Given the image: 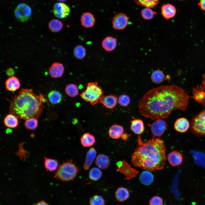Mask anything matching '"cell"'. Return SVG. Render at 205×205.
<instances>
[{
	"instance_id": "cell-41",
	"label": "cell",
	"mask_w": 205,
	"mask_h": 205,
	"mask_svg": "<svg viewBox=\"0 0 205 205\" xmlns=\"http://www.w3.org/2000/svg\"><path fill=\"white\" fill-rule=\"evenodd\" d=\"M149 204V205H163V199L160 196H155L150 199Z\"/></svg>"
},
{
	"instance_id": "cell-14",
	"label": "cell",
	"mask_w": 205,
	"mask_h": 205,
	"mask_svg": "<svg viewBox=\"0 0 205 205\" xmlns=\"http://www.w3.org/2000/svg\"><path fill=\"white\" fill-rule=\"evenodd\" d=\"M167 159L172 166H176L181 165L183 161V155L177 151H171L167 156Z\"/></svg>"
},
{
	"instance_id": "cell-16",
	"label": "cell",
	"mask_w": 205,
	"mask_h": 205,
	"mask_svg": "<svg viewBox=\"0 0 205 205\" xmlns=\"http://www.w3.org/2000/svg\"><path fill=\"white\" fill-rule=\"evenodd\" d=\"M101 44L105 50L108 52H110L116 48L117 45V40L112 36H107L102 40Z\"/></svg>"
},
{
	"instance_id": "cell-40",
	"label": "cell",
	"mask_w": 205,
	"mask_h": 205,
	"mask_svg": "<svg viewBox=\"0 0 205 205\" xmlns=\"http://www.w3.org/2000/svg\"><path fill=\"white\" fill-rule=\"evenodd\" d=\"M118 102L121 106L123 107L127 106L130 103V98L129 96L126 95L122 94L118 97Z\"/></svg>"
},
{
	"instance_id": "cell-15",
	"label": "cell",
	"mask_w": 205,
	"mask_h": 205,
	"mask_svg": "<svg viewBox=\"0 0 205 205\" xmlns=\"http://www.w3.org/2000/svg\"><path fill=\"white\" fill-rule=\"evenodd\" d=\"M5 87L8 91L14 92L19 89L21 84L19 79L14 76L8 78L5 82Z\"/></svg>"
},
{
	"instance_id": "cell-26",
	"label": "cell",
	"mask_w": 205,
	"mask_h": 205,
	"mask_svg": "<svg viewBox=\"0 0 205 205\" xmlns=\"http://www.w3.org/2000/svg\"><path fill=\"white\" fill-rule=\"evenodd\" d=\"M81 145L84 147H90L93 145L96 142L95 136L90 133L87 132L84 133L80 138Z\"/></svg>"
},
{
	"instance_id": "cell-22",
	"label": "cell",
	"mask_w": 205,
	"mask_h": 205,
	"mask_svg": "<svg viewBox=\"0 0 205 205\" xmlns=\"http://www.w3.org/2000/svg\"><path fill=\"white\" fill-rule=\"evenodd\" d=\"M95 163L99 168L102 169H106L110 165V159L107 155L100 154L97 157Z\"/></svg>"
},
{
	"instance_id": "cell-44",
	"label": "cell",
	"mask_w": 205,
	"mask_h": 205,
	"mask_svg": "<svg viewBox=\"0 0 205 205\" xmlns=\"http://www.w3.org/2000/svg\"><path fill=\"white\" fill-rule=\"evenodd\" d=\"M130 134H128L125 132L121 136L122 138V140H124L125 142H126L127 138L130 136Z\"/></svg>"
},
{
	"instance_id": "cell-11",
	"label": "cell",
	"mask_w": 205,
	"mask_h": 205,
	"mask_svg": "<svg viewBox=\"0 0 205 205\" xmlns=\"http://www.w3.org/2000/svg\"><path fill=\"white\" fill-rule=\"evenodd\" d=\"M122 165L120 167H117V170L122 173L126 176L125 179L129 180L136 177L139 171L132 168L125 160L122 161Z\"/></svg>"
},
{
	"instance_id": "cell-8",
	"label": "cell",
	"mask_w": 205,
	"mask_h": 205,
	"mask_svg": "<svg viewBox=\"0 0 205 205\" xmlns=\"http://www.w3.org/2000/svg\"><path fill=\"white\" fill-rule=\"evenodd\" d=\"M149 126L151 128L153 137L154 138H159L167 128L166 122L162 119H156Z\"/></svg>"
},
{
	"instance_id": "cell-42",
	"label": "cell",
	"mask_w": 205,
	"mask_h": 205,
	"mask_svg": "<svg viewBox=\"0 0 205 205\" xmlns=\"http://www.w3.org/2000/svg\"><path fill=\"white\" fill-rule=\"evenodd\" d=\"M198 5L202 10L205 11V0H200Z\"/></svg>"
},
{
	"instance_id": "cell-6",
	"label": "cell",
	"mask_w": 205,
	"mask_h": 205,
	"mask_svg": "<svg viewBox=\"0 0 205 205\" xmlns=\"http://www.w3.org/2000/svg\"><path fill=\"white\" fill-rule=\"evenodd\" d=\"M192 125V129L195 133L205 136V109L194 118Z\"/></svg>"
},
{
	"instance_id": "cell-27",
	"label": "cell",
	"mask_w": 205,
	"mask_h": 205,
	"mask_svg": "<svg viewBox=\"0 0 205 205\" xmlns=\"http://www.w3.org/2000/svg\"><path fill=\"white\" fill-rule=\"evenodd\" d=\"M44 167L46 171L50 172L55 171L58 169V162L57 160L44 157Z\"/></svg>"
},
{
	"instance_id": "cell-25",
	"label": "cell",
	"mask_w": 205,
	"mask_h": 205,
	"mask_svg": "<svg viewBox=\"0 0 205 205\" xmlns=\"http://www.w3.org/2000/svg\"><path fill=\"white\" fill-rule=\"evenodd\" d=\"M18 118L15 116L11 113L7 114L4 119L5 126L9 128H16L19 124Z\"/></svg>"
},
{
	"instance_id": "cell-17",
	"label": "cell",
	"mask_w": 205,
	"mask_h": 205,
	"mask_svg": "<svg viewBox=\"0 0 205 205\" xmlns=\"http://www.w3.org/2000/svg\"><path fill=\"white\" fill-rule=\"evenodd\" d=\"M176 12L175 7L171 4H165L161 7V14L166 20L173 18L175 16Z\"/></svg>"
},
{
	"instance_id": "cell-29",
	"label": "cell",
	"mask_w": 205,
	"mask_h": 205,
	"mask_svg": "<svg viewBox=\"0 0 205 205\" xmlns=\"http://www.w3.org/2000/svg\"><path fill=\"white\" fill-rule=\"evenodd\" d=\"M153 176L149 171H143L140 174V180L144 185L148 186L151 184L153 181Z\"/></svg>"
},
{
	"instance_id": "cell-30",
	"label": "cell",
	"mask_w": 205,
	"mask_h": 205,
	"mask_svg": "<svg viewBox=\"0 0 205 205\" xmlns=\"http://www.w3.org/2000/svg\"><path fill=\"white\" fill-rule=\"evenodd\" d=\"M63 26L62 22L58 19H53L48 24L49 30L52 32L55 33L60 31L62 29Z\"/></svg>"
},
{
	"instance_id": "cell-36",
	"label": "cell",
	"mask_w": 205,
	"mask_h": 205,
	"mask_svg": "<svg viewBox=\"0 0 205 205\" xmlns=\"http://www.w3.org/2000/svg\"><path fill=\"white\" fill-rule=\"evenodd\" d=\"M36 118H32L26 120L24 123L25 128L29 130L36 129L38 124V121Z\"/></svg>"
},
{
	"instance_id": "cell-13",
	"label": "cell",
	"mask_w": 205,
	"mask_h": 205,
	"mask_svg": "<svg viewBox=\"0 0 205 205\" xmlns=\"http://www.w3.org/2000/svg\"><path fill=\"white\" fill-rule=\"evenodd\" d=\"M64 71V67L63 65L59 62L53 63L49 69L50 75L54 78L61 77L63 75Z\"/></svg>"
},
{
	"instance_id": "cell-23",
	"label": "cell",
	"mask_w": 205,
	"mask_h": 205,
	"mask_svg": "<svg viewBox=\"0 0 205 205\" xmlns=\"http://www.w3.org/2000/svg\"><path fill=\"white\" fill-rule=\"evenodd\" d=\"M97 154V151L94 147L91 148L87 153L83 167L87 170L89 169L94 160Z\"/></svg>"
},
{
	"instance_id": "cell-28",
	"label": "cell",
	"mask_w": 205,
	"mask_h": 205,
	"mask_svg": "<svg viewBox=\"0 0 205 205\" xmlns=\"http://www.w3.org/2000/svg\"><path fill=\"white\" fill-rule=\"evenodd\" d=\"M151 79L152 82L156 84H159L166 79L163 71L160 69L154 71L151 74Z\"/></svg>"
},
{
	"instance_id": "cell-1",
	"label": "cell",
	"mask_w": 205,
	"mask_h": 205,
	"mask_svg": "<svg viewBox=\"0 0 205 205\" xmlns=\"http://www.w3.org/2000/svg\"><path fill=\"white\" fill-rule=\"evenodd\" d=\"M189 99L186 92L176 85L161 86L144 95L139 102V110L143 116L153 120L164 118L175 110L185 111Z\"/></svg>"
},
{
	"instance_id": "cell-45",
	"label": "cell",
	"mask_w": 205,
	"mask_h": 205,
	"mask_svg": "<svg viewBox=\"0 0 205 205\" xmlns=\"http://www.w3.org/2000/svg\"><path fill=\"white\" fill-rule=\"evenodd\" d=\"M32 205H50L44 200H41L36 204H33Z\"/></svg>"
},
{
	"instance_id": "cell-46",
	"label": "cell",
	"mask_w": 205,
	"mask_h": 205,
	"mask_svg": "<svg viewBox=\"0 0 205 205\" xmlns=\"http://www.w3.org/2000/svg\"><path fill=\"white\" fill-rule=\"evenodd\" d=\"M202 83L203 87L205 90V73L204 74L203 78Z\"/></svg>"
},
{
	"instance_id": "cell-38",
	"label": "cell",
	"mask_w": 205,
	"mask_h": 205,
	"mask_svg": "<svg viewBox=\"0 0 205 205\" xmlns=\"http://www.w3.org/2000/svg\"><path fill=\"white\" fill-rule=\"evenodd\" d=\"M142 18L146 20H149L152 19L155 12L153 11L150 8L146 7L143 9L141 12Z\"/></svg>"
},
{
	"instance_id": "cell-43",
	"label": "cell",
	"mask_w": 205,
	"mask_h": 205,
	"mask_svg": "<svg viewBox=\"0 0 205 205\" xmlns=\"http://www.w3.org/2000/svg\"><path fill=\"white\" fill-rule=\"evenodd\" d=\"M14 73L15 72L13 69L11 68L8 69L6 71V73L9 76H11L14 74Z\"/></svg>"
},
{
	"instance_id": "cell-24",
	"label": "cell",
	"mask_w": 205,
	"mask_h": 205,
	"mask_svg": "<svg viewBox=\"0 0 205 205\" xmlns=\"http://www.w3.org/2000/svg\"><path fill=\"white\" fill-rule=\"evenodd\" d=\"M130 128L134 133L140 134L144 132V125L143 121L140 119H134L131 122Z\"/></svg>"
},
{
	"instance_id": "cell-3",
	"label": "cell",
	"mask_w": 205,
	"mask_h": 205,
	"mask_svg": "<svg viewBox=\"0 0 205 205\" xmlns=\"http://www.w3.org/2000/svg\"><path fill=\"white\" fill-rule=\"evenodd\" d=\"M44 97L40 93L39 95L34 93L32 89H22L10 101V112L22 119L37 118L44 107L43 102L46 100Z\"/></svg>"
},
{
	"instance_id": "cell-12",
	"label": "cell",
	"mask_w": 205,
	"mask_h": 205,
	"mask_svg": "<svg viewBox=\"0 0 205 205\" xmlns=\"http://www.w3.org/2000/svg\"><path fill=\"white\" fill-rule=\"evenodd\" d=\"M118 102L117 97L114 95L110 94L103 96L99 102L102 105L103 107L107 109H111L116 106Z\"/></svg>"
},
{
	"instance_id": "cell-2",
	"label": "cell",
	"mask_w": 205,
	"mask_h": 205,
	"mask_svg": "<svg viewBox=\"0 0 205 205\" xmlns=\"http://www.w3.org/2000/svg\"><path fill=\"white\" fill-rule=\"evenodd\" d=\"M138 146L131 156V161L136 167L149 171L163 169L166 161L165 147L159 138H153L144 142L140 135L137 139Z\"/></svg>"
},
{
	"instance_id": "cell-35",
	"label": "cell",
	"mask_w": 205,
	"mask_h": 205,
	"mask_svg": "<svg viewBox=\"0 0 205 205\" xmlns=\"http://www.w3.org/2000/svg\"><path fill=\"white\" fill-rule=\"evenodd\" d=\"M102 175V172L99 168L94 167L90 170L89 173V177L92 181H96L101 178Z\"/></svg>"
},
{
	"instance_id": "cell-32",
	"label": "cell",
	"mask_w": 205,
	"mask_h": 205,
	"mask_svg": "<svg viewBox=\"0 0 205 205\" xmlns=\"http://www.w3.org/2000/svg\"><path fill=\"white\" fill-rule=\"evenodd\" d=\"M66 93L69 97H74L77 96L79 94V89L77 86L73 84L67 85L65 89Z\"/></svg>"
},
{
	"instance_id": "cell-20",
	"label": "cell",
	"mask_w": 205,
	"mask_h": 205,
	"mask_svg": "<svg viewBox=\"0 0 205 205\" xmlns=\"http://www.w3.org/2000/svg\"><path fill=\"white\" fill-rule=\"evenodd\" d=\"M124 132L123 127L119 125L114 124L109 128V136L113 139H118L121 137Z\"/></svg>"
},
{
	"instance_id": "cell-47",
	"label": "cell",
	"mask_w": 205,
	"mask_h": 205,
	"mask_svg": "<svg viewBox=\"0 0 205 205\" xmlns=\"http://www.w3.org/2000/svg\"><path fill=\"white\" fill-rule=\"evenodd\" d=\"M58 1L62 2H65L67 1V0H58Z\"/></svg>"
},
{
	"instance_id": "cell-48",
	"label": "cell",
	"mask_w": 205,
	"mask_h": 205,
	"mask_svg": "<svg viewBox=\"0 0 205 205\" xmlns=\"http://www.w3.org/2000/svg\"><path fill=\"white\" fill-rule=\"evenodd\" d=\"M179 0L182 1V0Z\"/></svg>"
},
{
	"instance_id": "cell-31",
	"label": "cell",
	"mask_w": 205,
	"mask_h": 205,
	"mask_svg": "<svg viewBox=\"0 0 205 205\" xmlns=\"http://www.w3.org/2000/svg\"><path fill=\"white\" fill-rule=\"evenodd\" d=\"M48 99L53 104H57L60 103L62 100V95L59 91L52 90L50 92L48 95Z\"/></svg>"
},
{
	"instance_id": "cell-9",
	"label": "cell",
	"mask_w": 205,
	"mask_h": 205,
	"mask_svg": "<svg viewBox=\"0 0 205 205\" xmlns=\"http://www.w3.org/2000/svg\"><path fill=\"white\" fill-rule=\"evenodd\" d=\"M129 18L124 13L116 14L113 18L112 24L113 28L116 30H123L128 26Z\"/></svg>"
},
{
	"instance_id": "cell-39",
	"label": "cell",
	"mask_w": 205,
	"mask_h": 205,
	"mask_svg": "<svg viewBox=\"0 0 205 205\" xmlns=\"http://www.w3.org/2000/svg\"><path fill=\"white\" fill-rule=\"evenodd\" d=\"M195 100L202 104L205 107V90L202 89L196 93L195 97Z\"/></svg>"
},
{
	"instance_id": "cell-5",
	"label": "cell",
	"mask_w": 205,
	"mask_h": 205,
	"mask_svg": "<svg viewBox=\"0 0 205 205\" xmlns=\"http://www.w3.org/2000/svg\"><path fill=\"white\" fill-rule=\"evenodd\" d=\"M104 93L97 82H91L87 83L86 89L81 92L80 96L83 100L94 106L99 102Z\"/></svg>"
},
{
	"instance_id": "cell-37",
	"label": "cell",
	"mask_w": 205,
	"mask_h": 205,
	"mask_svg": "<svg viewBox=\"0 0 205 205\" xmlns=\"http://www.w3.org/2000/svg\"><path fill=\"white\" fill-rule=\"evenodd\" d=\"M90 205H105L104 200L103 197L99 195H95L92 196L90 199Z\"/></svg>"
},
{
	"instance_id": "cell-10",
	"label": "cell",
	"mask_w": 205,
	"mask_h": 205,
	"mask_svg": "<svg viewBox=\"0 0 205 205\" xmlns=\"http://www.w3.org/2000/svg\"><path fill=\"white\" fill-rule=\"evenodd\" d=\"M53 12L57 18L63 19L66 18L69 15L70 9L65 4L61 2L56 3L53 7Z\"/></svg>"
},
{
	"instance_id": "cell-19",
	"label": "cell",
	"mask_w": 205,
	"mask_h": 205,
	"mask_svg": "<svg viewBox=\"0 0 205 205\" xmlns=\"http://www.w3.org/2000/svg\"><path fill=\"white\" fill-rule=\"evenodd\" d=\"M130 191L126 188L120 187L118 188L115 192V196L116 201L122 202L127 200L129 198Z\"/></svg>"
},
{
	"instance_id": "cell-34",
	"label": "cell",
	"mask_w": 205,
	"mask_h": 205,
	"mask_svg": "<svg viewBox=\"0 0 205 205\" xmlns=\"http://www.w3.org/2000/svg\"><path fill=\"white\" fill-rule=\"evenodd\" d=\"M134 1L138 5L151 8L156 7L159 3V0H134Z\"/></svg>"
},
{
	"instance_id": "cell-18",
	"label": "cell",
	"mask_w": 205,
	"mask_h": 205,
	"mask_svg": "<svg viewBox=\"0 0 205 205\" xmlns=\"http://www.w3.org/2000/svg\"><path fill=\"white\" fill-rule=\"evenodd\" d=\"M80 20L82 26L85 28L93 27L95 22L94 15L88 12L84 13L81 16Z\"/></svg>"
},
{
	"instance_id": "cell-21",
	"label": "cell",
	"mask_w": 205,
	"mask_h": 205,
	"mask_svg": "<svg viewBox=\"0 0 205 205\" xmlns=\"http://www.w3.org/2000/svg\"><path fill=\"white\" fill-rule=\"evenodd\" d=\"M174 126L175 130L177 131L183 133L186 132L188 129L189 123L186 118H180L175 121Z\"/></svg>"
},
{
	"instance_id": "cell-4",
	"label": "cell",
	"mask_w": 205,
	"mask_h": 205,
	"mask_svg": "<svg viewBox=\"0 0 205 205\" xmlns=\"http://www.w3.org/2000/svg\"><path fill=\"white\" fill-rule=\"evenodd\" d=\"M79 171V168L72 160H67L60 165L54 177L63 181H73Z\"/></svg>"
},
{
	"instance_id": "cell-33",
	"label": "cell",
	"mask_w": 205,
	"mask_h": 205,
	"mask_svg": "<svg viewBox=\"0 0 205 205\" xmlns=\"http://www.w3.org/2000/svg\"><path fill=\"white\" fill-rule=\"evenodd\" d=\"M73 54L76 58L79 60L82 59L85 56L86 49L82 45H77L74 49Z\"/></svg>"
},
{
	"instance_id": "cell-7",
	"label": "cell",
	"mask_w": 205,
	"mask_h": 205,
	"mask_svg": "<svg viewBox=\"0 0 205 205\" xmlns=\"http://www.w3.org/2000/svg\"><path fill=\"white\" fill-rule=\"evenodd\" d=\"M32 13L30 7L26 4L21 3L19 4L14 10V15L19 21L24 22L27 21Z\"/></svg>"
}]
</instances>
